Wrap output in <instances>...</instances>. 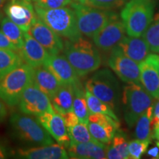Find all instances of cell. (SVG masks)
<instances>
[{
    "instance_id": "obj_9",
    "label": "cell",
    "mask_w": 159,
    "mask_h": 159,
    "mask_svg": "<svg viewBox=\"0 0 159 159\" xmlns=\"http://www.w3.org/2000/svg\"><path fill=\"white\" fill-rule=\"evenodd\" d=\"M19 106L21 113L35 116L55 111L49 97L38 89L33 81L24 90Z\"/></svg>"
},
{
    "instance_id": "obj_39",
    "label": "cell",
    "mask_w": 159,
    "mask_h": 159,
    "mask_svg": "<svg viewBox=\"0 0 159 159\" xmlns=\"http://www.w3.org/2000/svg\"><path fill=\"white\" fill-rule=\"evenodd\" d=\"M148 155L152 158H159V149L158 147L150 149L148 151Z\"/></svg>"
},
{
    "instance_id": "obj_26",
    "label": "cell",
    "mask_w": 159,
    "mask_h": 159,
    "mask_svg": "<svg viewBox=\"0 0 159 159\" xmlns=\"http://www.w3.org/2000/svg\"><path fill=\"white\" fill-rule=\"evenodd\" d=\"M0 29L19 52L23 46L25 32L8 17L2 18L0 22Z\"/></svg>"
},
{
    "instance_id": "obj_5",
    "label": "cell",
    "mask_w": 159,
    "mask_h": 159,
    "mask_svg": "<svg viewBox=\"0 0 159 159\" xmlns=\"http://www.w3.org/2000/svg\"><path fill=\"white\" fill-rule=\"evenodd\" d=\"M34 69L22 63L0 80V99L8 105L19 104L25 89L33 81Z\"/></svg>"
},
{
    "instance_id": "obj_7",
    "label": "cell",
    "mask_w": 159,
    "mask_h": 159,
    "mask_svg": "<svg viewBox=\"0 0 159 159\" xmlns=\"http://www.w3.org/2000/svg\"><path fill=\"white\" fill-rule=\"evenodd\" d=\"M85 89L116 110L120 97L118 80L108 69L98 70L85 82Z\"/></svg>"
},
{
    "instance_id": "obj_3",
    "label": "cell",
    "mask_w": 159,
    "mask_h": 159,
    "mask_svg": "<svg viewBox=\"0 0 159 159\" xmlns=\"http://www.w3.org/2000/svg\"><path fill=\"white\" fill-rule=\"evenodd\" d=\"M34 8L38 16L61 37L71 41L82 37L72 8L62 7L46 9L35 5Z\"/></svg>"
},
{
    "instance_id": "obj_14",
    "label": "cell",
    "mask_w": 159,
    "mask_h": 159,
    "mask_svg": "<svg viewBox=\"0 0 159 159\" xmlns=\"http://www.w3.org/2000/svg\"><path fill=\"white\" fill-rule=\"evenodd\" d=\"M142 86L154 99H159V55L150 53L139 63Z\"/></svg>"
},
{
    "instance_id": "obj_18",
    "label": "cell",
    "mask_w": 159,
    "mask_h": 159,
    "mask_svg": "<svg viewBox=\"0 0 159 159\" xmlns=\"http://www.w3.org/2000/svg\"><path fill=\"white\" fill-rule=\"evenodd\" d=\"M44 66L55 75L61 84H75L79 82V76L66 57L60 54H50Z\"/></svg>"
},
{
    "instance_id": "obj_6",
    "label": "cell",
    "mask_w": 159,
    "mask_h": 159,
    "mask_svg": "<svg viewBox=\"0 0 159 159\" xmlns=\"http://www.w3.org/2000/svg\"><path fill=\"white\" fill-rule=\"evenodd\" d=\"M70 5L76 16L80 32L91 39L110 21L119 18L117 13L110 10L96 8L77 2H71Z\"/></svg>"
},
{
    "instance_id": "obj_16",
    "label": "cell",
    "mask_w": 159,
    "mask_h": 159,
    "mask_svg": "<svg viewBox=\"0 0 159 159\" xmlns=\"http://www.w3.org/2000/svg\"><path fill=\"white\" fill-rule=\"evenodd\" d=\"M18 52L25 63L33 69L44 65L50 55V53L41 43L26 32L24 34L23 46Z\"/></svg>"
},
{
    "instance_id": "obj_34",
    "label": "cell",
    "mask_w": 159,
    "mask_h": 159,
    "mask_svg": "<svg viewBox=\"0 0 159 159\" xmlns=\"http://www.w3.org/2000/svg\"><path fill=\"white\" fill-rule=\"evenodd\" d=\"M33 5L46 9L58 8L70 5L71 0H32Z\"/></svg>"
},
{
    "instance_id": "obj_37",
    "label": "cell",
    "mask_w": 159,
    "mask_h": 159,
    "mask_svg": "<svg viewBox=\"0 0 159 159\" xmlns=\"http://www.w3.org/2000/svg\"><path fill=\"white\" fill-rule=\"evenodd\" d=\"M13 155V152L9 148V147L3 141H0V159H5L9 158Z\"/></svg>"
},
{
    "instance_id": "obj_32",
    "label": "cell",
    "mask_w": 159,
    "mask_h": 159,
    "mask_svg": "<svg viewBox=\"0 0 159 159\" xmlns=\"http://www.w3.org/2000/svg\"><path fill=\"white\" fill-rule=\"evenodd\" d=\"M127 1L128 0H83L81 3L96 8L111 10L122 7L126 4Z\"/></svg>"
},
{
    "instance_id": "obj_10",
    "label": "cell",
    "mask_w": 159,
    "mask_h": 159,
    "mask_svg": "<svg viewBox=\"0 0 159 159\" xmlns=\"http://www.w3.org/2000/svg\"><path fill=\"white\" fill-rule=\"evenodd\" d=\"M108 66L123 82L142 85L139 63L126 56L117 46L111 50Z\"/></svg>"
},
{
    "instance_id": "obj_11",
    "label": "cell",
    "mask_w": 159,
    "mask_h": 159,
    "mask_svg": "<svg viewBox=\"0 0 159 159\" xmlns=\"http://www.w3.org/2000/svg\"><path fill=\"white\" fill-rule=\"evenodd\" d=\"M87 125L93 138L105 144H110L120 126L119 121L102 114H89Z\"/></svg>"
},
{
    "instance_id": "obj_41",
    "label": "cell",
    "mask_w": 159,
    "mask_h": 159,
    "mask_svg": "<svg viewBox=\"0 0 159 159\" xmlns=\"http://www.w3.org/2000/svg\"><path fill=\"white\" fill-rule=\"evenodd\" d=\"M154 136H155V139H158L159 140V125L158 127H157V128L155 130V134H154Z\"/></svg>"
},
{
    "instance_id": "obj_42",
    "label": "cell",
    "mask_w": 159,
    "mask_h": 159,
    "mask_svg": "<svg viewBox=\"0 0 159 159\" xmlns=\"http://www.w3.org/2000/svg\"><path fill=\"white\" fill-rule=\"evenodd\" d=\"M5 1H6V0H0V7H1L4 4H5Z\"/></svg>"
},
{
    "instance_id": "obj_4",
    "label": "cell",
    "mask_w": 159,
    "mask_h": 159,
    "mask_svg": "<svg viewBox=\"0 0 159 159\" xmlns=\"http://www.w3.org/2000/svg\"><path fill=\"white\" fill-rule=\"evenodd\" d=\"M10 125L16 138L30 145H47L54 143L52 137L32 115L14 113L10 118Z\"/></svg>"
},
{
    "instance_id": "obj_27",
    "label": "cell",
    "mask_w": 159,
    "mask_h": 159,
    "mask_svg": "<svg viewBox=\"0 0 159 159\" xmlns=\"http://www.w3.org/2000/svg\"><path fill=\"white\" fill-rule=\"evenodd\" d=\"M107 158L109 159H128L130 158L128 153V143L124 135H115L110 144H108L106 152Z\"/></svg>"
},
{
    "instance_id": "obj_43",
    "label": "cell",
    "mask_w": 159,
    "mask_h": 159,
    "mask_svg": "<svg viewBox=\"0 0 159 159\" xmlns=\"http://www.w3.org/2000/svg\"><path fill=\"white\" fill-rule=\"evenodd\" d=\"M3 18V15H2V13L1 11H0V22H1L2 19Z\"/></svg>"
},
{
    "instance_id": "obj_2",
    "label": "cell",
    "mask_w": 159,
    "mask_h": 159,
    "mask_svg": "<svg viewBox=\"0 0 159 159\" xmlns=\"http://www.w3.org/2000/svg\"><path fill=\"white\" fill-rule=\"evenodd\" d=\"M155 3L152 0H130L121 12V18L128 36L144 35L154 17Z\"/></svg>"
},
{
    "instance_id": "obj_38",
    "label": "cell",
    "mask_w": 159,
    "mask_h": 159,
    "mask_svg": "<svg viewBox=\"0 0 159 159\" xmlns=\"http://www.w3.org/2000/svg\"><path fill=\"white\" fill-rule=\"evenodd\" d=\"M7 111L6 108V106L5 105V102L0 99V122H2L5 117L7 116Z\"/></svg>"
},
{
    "instance_id": "obj_25",
    "label": "cell",
    "mask_w": 159,
    "mask_h": 159,
    "mask_svg": "<svg viewBox=\"0 0 159 159\" xmlns=\"http://www.w3.org/2000/svg\"><path fill=\"white\" fill-rule=\"evenodd\" d=\"M74 97H73L72 110L78 117L80 122L87 124L89 121V111L85 99V90H83L80 81L73 84Z\"/></svg>"
},
{
    "instance_id": "obj_40",
    "label": "cell",
    "mask_w": 159,
    "mask_h": 159,
    "mask_svg": "<svg viewBox=\"0 0 159 159\" xmlns=\"http://www.w3.org/2000/svg\"><path fill=\"white\" fill-rule=\"evenodd\" d=\"M156 103H154V112L153 116L159 119V99H157Z\"/></svg>"
},
{
    "instance_id": "obj_24",
    "label": "cell",
    "mask_w": 159,
    "mask_h": 159,
    "mask_svg": "<svg viewBox=\"0 0 159 159\" xmlns=\"http://www.w3.org/2000/svg\"><path fill=\"white\" fill-rule=\"evenodd\" d=\"M153 112L154 103L150 105L137 120L135 129V136L137 139L151 141L152 139H155V132L151 126Z\"/></svg>"
},
{
    "instance_id": "obj_22",
    "label": "cell",
    "mask_w": 159,
    "mask_h": 159,
    "mask_svg": "<svg viewBox=\"0 0 159 159\" xmlns=\"http://www.w3.org/2000/svg\"><path fill=\"white\" fill-rule=\"evenodd\" d=\"M33 83L49 99L61 85L55 75L44 66L34 69Z\"/></svg>"
},
{
    "instance_id": "obj_44",
    "label": "cell",
    "mask_w": 159,
    "mask_h": 159,
    "mask_svg": "<svg viewBox=\"0 0 159 159\" xmlns=\"http://www.w3.org/2000/svg\"><path fill=\"white\" fill-rule=\"evenodd\" d=\"M75 2H83V0H74Z\"/></svg>"
},
{
    "instance_id": "obj_13",
    "label": "cell",
    "mask_w": 159,
    "mask_h": 159,
    "mask_svg": "<svg viewBox=\"0 0 159 159\" xmlns=\"http://www.w3.org/2000/svg\"><path fill=\"white\" fill-rule=\"evenodd\" d=\"M35 12L32 0H11L5 7L7 17L26 33L36 19Z\"/></svg>"
},
{
    "instance_id": "obj_28",
    "label": "cell",
    "mask_w": 159,
    "mask_h": 159,
    "mask_svg": "<svg viewBox=\"0 0 159 159\" xmlns=\"http://www.w3.org/2000/svg\"><path fill=\"white\" fill-rule=\"evenodd\" d=\"M22 63L23 60L16 51L0 49V80Z\"/></svg>"
},
{
    "instance_id": "obj_35",
    "label": "cell",
    "mask_w": 159,
    "mask_h": 159,
    "mask_svg": "<svg viewBox=\"0 0 159 159\" xmlns=\"http://www.w3.org/2000/svg\"><path fill=\"white\" fill-rule=\"evenodd\" d=\"M60 114L62 116L63 122H64L65 125L67 129L75 126V125H77V123L80 122L78 117H77L76 114H75V113L73 111V110L70 111H67V112L65 113H61V114Z\"/></svg>"
},
{
    "instance_id": "obj_1",
    "label": "cell",
    "mask_w": 159,
    "mask_h": 159,
    "mask_svg": "<svg viewBox=\"0 0 159 159\" xmlns=\"http://www.w3.org/2000/svg\"><path fill=\"white\" fill-rule=\"evenodd\" d=\"M63 52L79 77L97 71L101 65V57L97 47L83 37L75 41L66 39Z\"/></svg>"
},
{
    "instance_id": "obj_20",
    "label": "cell",
    "mask_w": 159,
    "mask_h": 159,
    "mask_svg": "<svg viewBox=\"0 0 159 159\" xmlns=\"http://www.w3.org/2000/svg\"><path fill=\"white\" fill-rule=\"evenodd\" d=\"M107 148L108 145L95 140L84 143L70 142L66 148L71 158L105 159L107 158Z\"/></svg>"
},
{
    "instance_id": "obj_31",
    "label": "cell",
    "mask_w": 159,
    "mask_h": 159,
    "mask_svg": "<svg viewBox=\"0 0 159 159\" xmlns=\"http://www.w3.org/2000/svg\"><path fill=\"white\" fill-rule=\"evenodd\" d=\"M70 137L71 142L77 143H84L95 141L89 132L88 125L85 123L78 122L75 126L67 129Z\"/></svg>"
},
{
    "instance_id": "obj_19",
    "label": "cell",
    "mask_w": 159,
    "mask_h": 159,
    "mask_svg": "<svg viewBox=\"0 0 159 159\" xmlns=\"http://www.w3.org/2000/svg\"><path fill=\"white\" fill-rule=\"evenodd\" d=\"M37 119L57 143L64 146L66 148L68 147L71 139L61 114L56 111L46 112L37 116Z\"/></svg>"
},
{
    "instance_id": "obj_29",
    "label": "cell",
    "mask_w": 159,
    "mask_h": 159,
    "mask_svg": "<svg viewBox=\"0 0 159 159\" xmlns=\"http://www.w3.org/2000/svg\"><path fill=\"white\" fill-rule=\"evenodd\" d=\"M85 95L89 114H106L112 117L115 120L119 121L113 108L108 104L97 98L96 96L91 94L90 91L86 90V89H85Z\"/></svg>"
},
{
    "instance_id": "obj_36",
    "label": "cell",
    "mask_w": 159,
    "mask_h": 159,
    "mask_svg": "<svg viewBox=\"0 0 159 159\" xmlns=\"http://www.w3.org/2000/svg\"><path fill=\"white\" fill-rule=\"evenodd\" d=\"M0 49H11L18 52L15 46L10 41V40L2 31H0Z\"/></svg>"
},
{
    "instance_id": "obj_12",
    "label": "cell",
    "mask_w": 159,
    "mask_h": 159,
    "mask_svg": "<svg viewBox=\"0 0 159 159\" xmlns=\"http://www.w3.org/2000/svg\"><path fill=\"white\" fill-rule=\"evenodd\" d=\"M27 33L50 54H60L63 52L64 42L61 36L46 25L38 16Z\"/></svg>"
},
{
    "instance_id": "obj_23",
    "label": "cell",
    "mask_w": 159,
    "mask_h": 159,
    "mask_svg": "<svg viewBox=\"0 0 159 159\" xmlns=\"http://www.w3.org/2000/svg\"><path fill=\"white\" fill-rule=\"evenodd\" d=\"M74 88L72 84H61L55 93L50 97L55 111L61 114L72 111Z\"/></svg>"
},
{
    "instance_id": "obj_21",
    "label": "cell",
    "mask_w": 159,
    "mask_h": 159,
    "mask_svg": "<svg viewBox=\"0 0 159 159\" xmlns=\"http://www.w3.org/2000/svg\"><path fill=\"white\" fill-rule=\"evenodd\" d=\"M117 47L126 56L138 63L142 62L150 53L148 43L143 37L125 36Z\"/></svg>"
},
{
    "instance_id": "obj_45",
    "label": "cell",
    "mask_w": 159,
    "mask_h": 159,
    "mask_svg": "<svg viewBox=\"0 0 159 159\" xmlns=\"http://www.w3.org/2000/svg\"><path fill=\"white\" fill-rule=\"evenodd\" d=\"M157 145H158V148L159 149V140L158 141V142H157Z\"/></svg>"
},
{
    "instance_id": "obj_17",
    "label": "cell",
    "mask_w": 159,
    "mask_h": 159,
    "mask_svg": "<svg viewBox=\"0 0 159 159\" xmlns=\"http://www.w3.org/2000/svg\"><path fill=\"white\" fill-rule=\"evenodd\" d=\"M15 156L24 159H68V152L65 147L58 144L40 145L33 148H20L16 151Z\"/></svg>"
},
{
    "instance_id": "obj_33",
    "label": "cell",
    "mask_w": 159,
    "mask_h": 159,
    "mask_svg": "<svg viewBox=\"0 0 159 159\" xmlns=\"http://www.w3.org/2000/svg\"><path fill=\"white\" fill-rule=\"evenodd\" d=\"M150 141L136 139L128 142V153L130 158L139 159L148 150Z\"/></svg>"
},
{
    "instance_id": "obj_8",
    "label": "cell",
    "mask_w": 159,
    "mask_h": 159,
    "mask_svg": "<svg viewBox=\"0 0 159 159\" xmlns=\"http://www.w3.org/2000/svg\"><path fill=\"white\" fill-rule=\"evenodd\" d=\"M153 99L142 85L128 83L125 85L123 89L122 102L125 122L129 128L134 127L139 117L153 104Z\"/></svg>"
},
{
    "instance_id": "obj_30",
    "label": "cell",
    "mask_w": 159,
    "mask_h": 159,
    "mask_svg": "<svg viewBox=\"0 0 159 159\" xmlns=\"http://www.w3.org/2000/svg\"><path fill=\"white\" fill-rule=\"evenodd\" d=\"M151 52L159 53V13L153 17L152 23L142 35Z\"/></svg>"
},
{
    "instance_id": "obj_15",
    "label": "cell",
    "mask_w": 159,
    "mask_h": 159,
    "mask_svg": "<svg viewBox=\"0 0 159 159\" xmlns=\"http://www.w3.org/2000/svg\"><path fill=\"white\" fill-rule=\"evenodd\" d=\"M125 33L126 30L124 24L117 18L105 25L92 39L97 48L108 52L117 46L119 41L125 36Z\"/></svg>"
}]
</instances>
